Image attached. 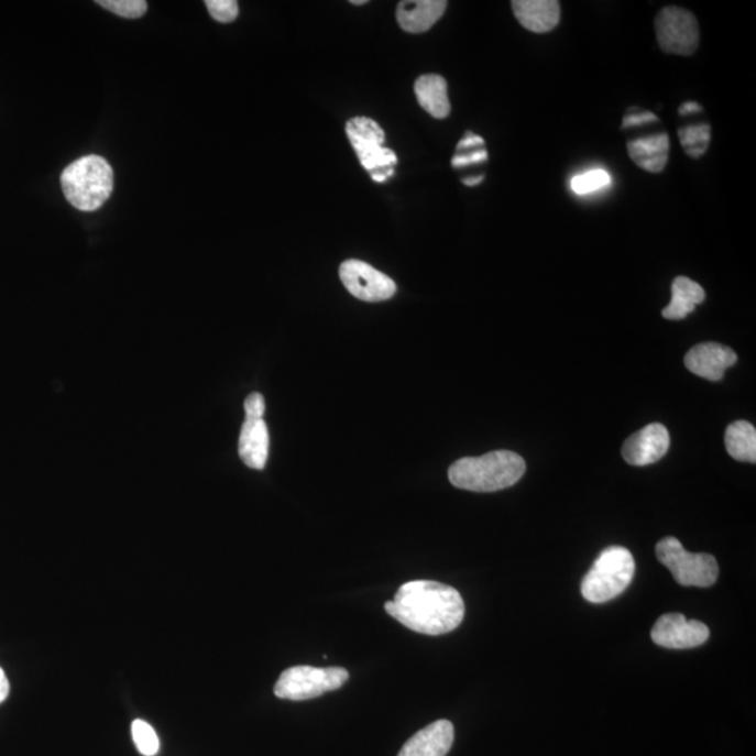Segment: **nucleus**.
<instances>
[{"label":"nucleus","instance_id":"obj_18","mask_svg":"<svg viewBox=\"0 0 756 756\" xmlns=\"http://www.w3.org/2000/svg\"><path fill=\"white\" fill-rule=\"evenodd\" d=\"M415 95L419 106L437 120L449 117L451 111L447 81L439 75L420 76L415 84Z\"/></svg>","mask_w":756,"mask_h":756},{"label":"nucleus","instance_id":"obj_19","mask_svg":"<svg viewBox=\"0 0 756 756\" xmlns=\"http://www.w3.org/2000/svg\"><path fill=\"white\" fill-rule=\"evenodd\" d=\"M704 298H706V293L699 283L687 276H678L672 282L671 302L662 310V317L672 321L683 320L688 314L695 311L697 306L701 305Z\"/></svg>","mask_w":756,"mask_h":756},{"label":"nucleus","instance_id":"obj_12","mask_svg":"<svg viewBox=\"0 0 756 756\" xmlns=\"http://www.w3.org/2000/svg\"><path fill=\"white\" fill-rule=\"evenodd\" d=\"M735 362H737V354L733 349L716 342L699 343L686 357V366L689 372L709 382H720L726 370L734 366Z\"/></svg>","mask_w":756,"mask_h":756},{"label":"nucleus","instance_id":"obj_6","mask_svg":"<svg viewBox=\"0 0 756 756\" xmlns=\"http://www.w3.org/2000/svg\"><path fill=\"white\" fill-rule=\"evenodd\" d=\"M657 559L670 570L678 584L686 588H711L719 578L717 560L709 554L688 552L677 538L661 539L656 547Z\"/></svg>","mask_w":756,"mask_h":756},{"label":"nucleus","instance_id":"obj_25","mask_svg":"<svg viewBox=\"0 0 756 756\" xmlns=\"http://www.w3.org/2000/svg\"><path fill=\"white\" fill-rule=\"evenodd\" d=\"M205 4L216 22L231 23L238 19L239 3L235 0H208Z\"/></svg>","mask_w":756,"mask_h":756},{"label":"nucleus","instance_id":"obj_15","mask_svg":"<svg viewBox=\"0 0 756 756\" xmlns=\"http://www.w3.org/2000/svg\"><path fill=\"white\" fill-rule=\"evenodd\" d=\"M239 454L246 467L264 470L270 454V434L264 419L245 418L239 439Z\"/></svg>","mask_w":756,"mask_h":756},{"label":"nucleus","instance_id":"obj_7","mask_svg":"<svg viewBox=\"0 0 756 756\" xmlns=\"http://www.w3.org/2000/svg\"><path fill=\"white\" fill-rule=\"evenodd\" d=\"M348 680L349 672L341 667H292L282 672L275 686V695L287 701H307L337 691Z\"/></svg>","mask_w":756,"mask_h":756},{"label":"nucleus","instance_id":"obj_21","mask_svg":"<svg viewBox=\"0 0 756 756\" xmlns=\"http://www.w3.org/2000/svg\"><path fill=\"white\" fill-rule=\"evenodd\" d=\"M678 135L688 156L699 158L708 151L711 143V127L708 123H701V125L681 128Z\"/></svg>","mask_w":756,"mask_h":756},{"label":"nucleus","instance_id":"obj_28","mask_svg":"<svg viewBox=\"0 0 756 756\" xmlns=\"http://www.w3.org/2000/svg\"><path fill=\"white\" fill-rule=\"evenodd\" d=\"M651 121H657V117L650 114V112H642V114L626 116L624 120V128L642 125V123H647Z\"/></svg>","mask_w":756,"mask_h":756},{"label":"nucleus","instance_id":"obj_10","mask_svg":"<svg viewBox=\"0 0 756 756\" xmlns=\"http://www.w3.org/2000/svg\"><path fill=\"white\" fill-rule=\"evenodd\" d=\"M711 631L701 621H689L682 614H666L653 626L651 639L666 649H693L709 640Z\"/></svg>","mask_w":756,"mask_h":756},{"label":"nucleus","instance_id":"obj_29","mask_svg":"<svg viewBox=\"0 0 756 756\" xmlns=\"http://www.w3.org/2000/svg\"><path fill=\"white\" fill-rule=\"evenodd\" d=\"M474 146H483V139L475 136L474 133H467V136L462 139V141L459 143V146H457V151L461 152L464 151V149Z\"/></svg>","mask_w":756,"mask_h":756},{"label":"nucleus","instance_id":"obj_17","mask_svg":"<svg viewBox=\"0 0 756 756\" xmlns=\"http://www.w3.org/2000/svg\"><path fill=\"white\" fill-rule=\"evenodd\" d=\"M632 161L646 172L661 173L666 168L670 154V138L667 133L643 136L627 143Z\"/></svg>","mask_w":756,"mask_h":756},{"label":"nucleus","instance_id":"obj_13","mask_svg":"<svg viewBox=\"0 0 756 756\" xmlns=\"http://www.w3.org/2000/svg\"><path fill=\"white\" fill-rule=\"evenodd\" d=\"M454 743V726L449 720H437L421 728L401 748L398 756H446Z\"/></svg>","mask_w":756,"mask_h":756},{"label":"nucleus","instance_id":"obj_26","mask_svg":"<svg viewBox=\"0 0 756 756\" xmlns=\"http://www.w3.org/2000/svg\"><path fill=\"white\" fill-rule=\"evenodd\" d=\"M245 418L264 419L265 399L261 394L254 393L246 397L244 403Z\"/></svg>","mask_w":756,"mask_h":756},{"label":"nucleus","instance_id":"obj_22","mask_svg":"<svg viewBox=\"0 0 756 756\" xmlns=\"http://www.w3.org/2000/svg\"><path fill=\"white\" fill-rule=\"evenodd\" d=\"M610 174L606 173L605 169L596 168L578 174V176L573 177L572 182H570V189H572L576 195H589L610 187Z\"/></svg>","mask_w":756,"mask_h":756},{"label":"nucleus","instance_id":"obj_16","mask_svg":"<svg viewBox=\"0 0 756 756\" xmlns=\"http://www.w3.org/2000/svg\"><path fill=\"white\" fill-rule=\"evenodd\" d=\"M445 0H408L401 2L397 9V20L401 29L408 33H425L439 22L445 14Z\"/></svg>","mask_w":756,"mask_h":756},{"label":"nucleus","instance_id":"obj_33","mask_svg":"<svg viewBox=\"0 0 756 756\" xmlns=\"http://www.w3.org/2000/svg\"><path fill=\"white\" fill-rule=\"evenodd\" d=\"M366 0H352V4H366Z\"/></svg>","mask_w":756,"mask_h":756},{"label":"nucleus","instance_id":"obj_3","mask_svg":"<svg viewBox=\"0 0 756 756\" xmlns=\"http://www.w3.org/2000/svg\"><path fill=\"white\" fill-rule=\"evenodd\" d=\"M61 184L72 207L92 212L111 197L114 173L106 158L89 154L64 169Z\"/></svg>","mask_w":756,"mask_h":756},{"label":"nucleus","instance_id":"obj_24","mask_svg":"<svg viewBox=\"0 0 756 756\" xmlns=\"http://www.w3.org/2000/svg\"><path fill=\"white\" fill-rule=\"evenodd\" d=\"M97 3L125 19H139L147 12L145 0H99Z\"/></svg>","mask_w":756,"mask_h":756},{"label":"nucleus","instance_id":"obj_9","mask_svg":"<svg viewBox=\"0 0 756 756\" xmlns=\"http://www.w3.org/2000/svg\"><path fill=\"white\" fill-rule=\"evenodd\" d=\"M339 277L348 292L363 302L388 300L397 292V285L390 276L363 261H344L339 267Z\"/></svg>","mask_w":756,"mask_h":756},{"label":"nucleus","instance_id":"obj_27","mask_svg":"<svg viewBox=\"0 0 756 756\" xmlns=\"http://www.w3.org/2000/svg\"><path fill=\"white\" fill-rule=\"evenodd\" d=\"M487 161L486 151H478L471 154H459L452 158V167H465L468 164L481 163Z\"/></svg>","mask_w":756,"mask_h":756},{"label":"nucleus","instance_id":"obj_14","mask_svg":"<svg viewBox=\"0 0 756 756\" xmlns=\"http://www.w3.org/2000/svg\"><path fill=\"white\" fill-rule=\"evenodd\" d=\"M514 15L524 29L545 34L560 22V3L557 0H514Z\"/></svg>","mask_w":756,"mask_h":756},{"label":"nucleus","instance_id":"obj_5","mask_svg":"<svg viewBox=\"0 0 756 756\" xmlns=\"http://www.w3.org/2000/svg\"><path fill=\"white\" fill-rule=\"evenodd\" d=\"M347 135L362 166L372 173L374 182L384 183L393 176L397 154L384 147V132L377 122L366 117L352 118L347 123Z\"/></svg>","mask_w":756,"mask_h":756},{"label":"nucleus","instance_id":"obj_11","mask_svg":"<svg viewBox=\"0 0 756 756\" xmlns=\"http://www.w3.org/2000/svg\"><path fill=\"white\" fill-rule=\"evenodd\" d=\"M670 449V434L665 425H647L625 441L622 456L627 464L645 467L655 464Z\"/></svg>","mask_w":756,"mask_h":756},{"label":"nucleus","instance_id":"obj_31","mask_svg":"<svg viewBox=\"0 0 756 756\" xmlns=\"http://www.w3.org/2000/svg\"><path fill=\"white\" fill-rule=\"evenodd\" d=\"M697 111H701V108H699V106L695 105V102H688V105H683L680 108V114H683V116H687L688 112H697Z\"/></svg>","mask_w":756,"mask_h":756},{"label":"nucleus","instance_id":"obj_23","mask_svg":"<svg viewBox=\"0 0 756 756\" xmlns=\"http://www.w3.org/2000/svg\"><path fill=\"white\" fill-rule=\"evenodd\" d=\"M132 738L142 755L154 756L161 749L156 732L145 720H135L132 723Z\"/></svg>","mask_w":756,"mask_h":756},{"label":"nucleus","instance_id":"obj_2","mask_svg":"<svg viewBox=\"0 0 756 756\" xmlns=\"http://www.w3.org/2000/svg\"><path fill=\"white\" fill-rule=\"evenodd\" d=\"M526 472V462L513 451H492L465 457L450 467L449 480L459 490L497 492L516 485Z\"/></svg>","mask_w":756,"mask_h":756},{"label":"nucleus","instance_id":"obj_20","mask_svg":"<svg viewBox=\"0 0 756 756\" xmlns=\"http://www.w3.org/2000/svg\"><path fill=\"white\" fill-rule=\"evenodd\" d=\"M726 450L734 460L756 462V430L747 420H737L726 430Z\"/></svg>","mask_w":756,"mask_h":756},{"label":"nucleus","instance_id":"obj_32","mask_svg":"<svg viewBox=\"0 0 756 756\" xmlns=\"http://www.w3.org/2000/svg\"><path fill=\"white\" fill-rule=\"evenodd\" d=\"M482 182H483V177L464 179V184L468 185V187H475V185H478Z\"/></svg>","mask_w":756,"mask_h":756},{"label":"nucleus","instance_id":"obj_30","mask_svg":"<svg viewBox=\"0 0 756 756\" xmlns=\"http://www.w3.org/2000/svg\"><path fill=\"white\" fill-rule=\"evenodd\" d=\"M10 686L8 681L7 673L0 667V703L7 701L9 697Z\"/></svg>","mask_w":756,"mask_h":756},{"label":"nucleus","instance_id":"obj_8","mask_svg":"<svg viewBox=\"0 0 756 756\" xmlns=\"http://www.w3.org/2000/svg\"><path fill=\"white\" fill-rule=\"evenodd\" d=\"M658 45L667 54L692 55L699 45V25L695 15L686 9L667 7L656 18Z\"/></svg>","mask_w":756,"mask_h":756},{"label":"nucleus","instance_id":"obj_1","mask_svg":"<svg viewBox=\"0 0 756 756\" xmlns=\"http://www.w3.org/2000/svg\"><path fill=\"white\" fill-rule=\"evenodd\" d=\"M385 611L399 624L421 635L450 634L465 615L464 600L451 585L439 581L416 580L401 585Z\"/></svg>","mask_w":756,"mask_h":756},{"label":"nucleus","instance_id":"obj_4","mask_svg":"<svg viewBox=\"0 0 756 756\" xmlns=\"http://www.w3.org/2000/svg\"><path fill=\"white\" fill-rule=\"evenodd\" d=\"M635 570V559L629 550L624 547L606 548L581 581V594L589 603H609L629 588Z\"/></svg>","mask_w":756,"mask_h":756}]
</instances>
